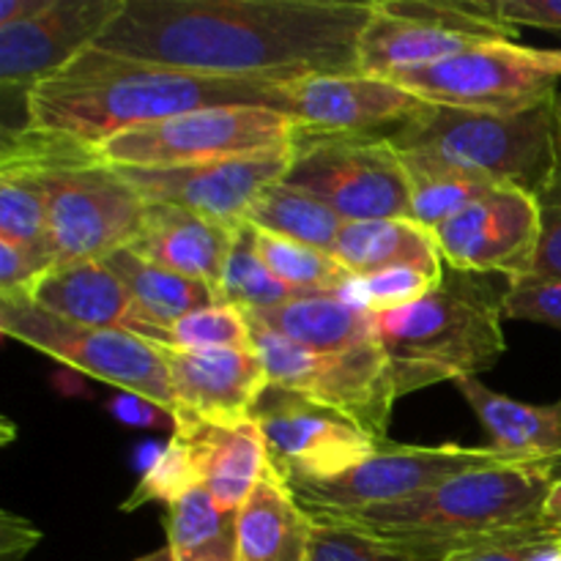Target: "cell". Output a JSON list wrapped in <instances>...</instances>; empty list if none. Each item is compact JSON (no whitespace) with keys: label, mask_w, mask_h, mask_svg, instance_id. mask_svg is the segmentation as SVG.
<instances>
[{"label":"cell","mask_w":561,"mask_h":561,"mask_svg":"<svg viewBox=\"0 0 561 561\" xmlns=\"http://www.w3.org/2000/svg\"><path fill=\"white\" fill-rule=\"evenodd\" d=\"M376 0H124L93 47L236 80L356 75Z\"/></svg>","instance_id":"6da1fadb"},{"label":"cell","mask_w":561,"mask_h":561,"mask_svg":"<svg viewBox=\"0 0 561 561\" xmlns=\"http://www.w3.org/2000/svg\"><path fill=\"white\" fill-rule=\"evenodd\" d=\"M268 107L288 113V82L208 77L118 58L88 47L25 96L27 126L58 131L88 146L135 126L206 107Z\"/></svg>","instance_id":"7a4b0ae2"},{"label":"cell","mask_w":561,"mask_h":561,"mask_svg":"<svg viewBox=\"0 0 561 561\" xmlns=\"http://www.w3.org/2000/svg\"><path fill=\"white\" fill-rule=\"evenodd\" d=\"M559 480L561 458L504 460L453 477L405 502L334 518L373 535L427 542L449 559L477 537L542 524V507Z\"/></svg>","instance_id":"3957f363"},{"label":"cell","mask_w":561,"mask_h":561,"mask_svg":"<svg viewBox=\"0 0 561 561\" xmlns=\"http://www.w3.org/2000/svg\"><path fill=\"white\" fill-rule=\"evenodd\" d=\"M502 318V296L493 299L458 272H444L425 299L376 316L398 398L496 365L507 351Z\"/></svg>","instance_id":"277c9868"},{"label":"cell","mask_w":561,"mask_h":561,"mask_svg":"<svg viewBox=\"0 0 561 561\" xmlns=\"http://www.w3.org/2000/svg\"><path fill=\"white\" fill-rule=\"evenodd\" d=\"M561 96L529 113L493 115L425 104L389 140L398 151H427L485 173L496 184L537 192L557 164Z\"/></svg>","instance_id":"5b68a950"},{"label":"cell","mask_w":561,"mask_h":561,"mask_svg":"<svg viewBox=\"0 0 561 561\" xmlns=\"http://www.w3.org/2000/svg\"><path fill=\"white\" fill-rule=\"evenodd\" d=\"M283 181L316 195L343 222L411 214L403 159L392 140L381 135L321 131L299 124Z\"/></svg>","instance_id":"8992f818"},{"label":"cell","mask_w":561,"mask_h":561,"mask_svg":"<svg viewBox=\"0 0 561 561\" xmlns=\"http://www.w3.org/2000/svg\"><path fill=\"white\" fill-rule=\"evenodd\" d=\"M299 121L268 107H206L135 126L96 146L110 168H179L288 151Z\"/></svg>","instance_id":"52a82bcc"},{"label":"cell","mask_w":561,"mask_h":561,"mask_svg":"<svg viewBox=\"0 0 561 561\" xmlns=\"http://www.w3.org/2000/svg\"><path fill=\"white\" fill-rule=\"evenodd\" d=\"M0 329L5 337L47 354L96 381L146 400L173 420L175 398L168 365L153 343L124 329H91L64 321L33 301L0 299Z\"/></svg>","instance_id":"ba28073f"},{"label":"cell","mask_w":561,"mask_h":561,"mask_svg":"<svg viewBox=\"0 0 561 561\" xmlns=\"http://www.w3.org/2000/svg\"><path fill=\"white\" fill-rule=\"evenodd\" d=\"M252 340L266 370L268 387L301 392L305 398L348 416L378 444L389 442V420L400 398L389 359L378 340L343 354H310L257 323H252Z\"/></svg>","instance_id":"9c48e42d"},{"label":"cell","mask_w":561,"mask_h":561,"mask_svg":"<svg viewBox=\"0 0 561 561\" xmlns=\"http://www.w3.org/2000/svg\"><path fill=\"white\" fill-rule=\"evenodd\" d=\"M47 244L58 266L104 261L137 239L146 214L140 192L104 159L44 173Z\"/></svg>","instance_id":"30bf717a"},{"label":"cell","mask_w":561,"mask_h":561,"mask_svg":"<svg viewBox=\"0 0 561 561\" xmlns=\"http://www.w3.org/2000/svg\"><path fill=\"white\" fill-rule=\"evenodd\" d=\"M559 80L537 64L531 47L515 42L477 44L431 69L392 77L394 85L425 104L493 115L529 113L557 102Z\"/></svg>","instance_id":"8fae6325"},{"label":"cell","mask_w":561,"mask_h":561,"mask_svg":"<svg viewBox=\"0 0 561 561\" xmlns=\"http://www.w3.org/2000/svg\"><path fill=\"white\" fill-rule=\"evenodd\" d=\"M504 460L520 458H510L493 447H460V444L403 447L389 442L381 453L334 480L294 482L290 488L307 513L354 515L405 502L444 485L453 477Z\"/></svg>","instance_id":"7c38bea8"},{"label":"cell","mask_w":561,"mask_h":561,"mask_svg":"<svg viewBox=\"0 0 561 561\" xmlns=\"http://www.w3.org/2000/svg\"><path fill=\"white\" fill-rule=\"evenodd\" d=\"M252 422L261 427L272 466L288 485L334 480L389 444H378L348 416L279 387L261 394Z\"/></svg>","instance_id":"4fadbf2b"},{"label":"cell","mask_w":561,"mask_h":561,"mask_svg":"<svg viewBox=\"0 0 561 561\" xmlns=\"http://www.w3.org/2000/svg\"><path fill=\"white\" fill-rule=\"evenodd\" d=\"M433 233L453 272L504 274L507 283H520L537 255L540 208L531 192L502 184Z\"/></svg>","instance_id":"5bb4252c"},{"label":"cell","mask_w":561,"mask_h":561,"mask_svg":"<svg viewBox=\"0 0 561 561\" xmlns=\"http://www.w3.org/2000/svg\"><path fill=\"white\" fill-rule=\"evenodd\" d=\"M290 148L266 157L219 159L179 168H115L146 203H170L211 222L239 228L263 190L285 179Z\"/></svg>","instance_id":"9a60e30c"},{"label":"cell","mask_w":561,"mask_h":561,"mask_svg":"<svg viewBox=\"0 0 561 561\" xmlns=\"http://www.w3.org/2000/svg\"><path fill=\"white\" fill-rule=\"evenodd\" d=\"M124 0H53L44 14L0 27V85L22 96L96 44Z\"/></svg>","instance_id":"2e32d148"},{"label":"cell","mask_w":561,"mask_h":561,"mask_svg":"<svg viewBox=\"0 0 561 561\" xmlns=\"http://www.w3.org/2000/svg\"><path fill=\"white\" fill-rule=\"evenodd\" d=\"M88 142L58 131L20 126L3 129L0 142V239L47 244V190L44 173L96 162ZM49 247V244H47Z\"/></svg>","instance_id":"e0dca14e"},{"label":"cell","mask_w":561,"mask_h":561,"mask_svg":"<svg viewBox=\"0 0 561 561\" xmlns=\"http://www.w3.org/2000/svg\"><path fill=\"white\" fill-rule=\"evenodd\" d=\"M168 365L175 398V420H201L236 427L252 422L261 394L268 389L266 370L255 348L175 351L157 345Z\"/></svg>","instance_id":"ac0fdd59"},{"label":"cell","mask_w":561,"mask_h":561,"mask_svg":"<svg viewBox=\"0 0 561 561\" xmlns=\"http://www.w3.org/2000/svg\"><path fill=\"white\" fill-rule=\"evenodd\" d=\"M288 110L310 129L392 137L425 110V102L392 80L356 71L288 82Z\"/></svg>","instance_id":"d6986e66"},{"label":"cell","mask_w":561,"mask_h":561,"mask_svg":"<svg viewBox=\"0 0 561 561\" xmlns=\"http://www.w3.org/2000/svg\"><path fill=\"white\" fill-rule=\"evenodd\" d=\"M236 228L211 222L170 203H146L142 225L129 250L148 263L208 285L217 299L219 279L233 247Z\"/></svg>","instance_id":"ffe728a7"},{"label":"cell","mask_w":561,"mask_h":561,"mask_svg":"<svg viewBox=\"0 0 561 561\" xmlns=\"http://www.w3.org/2000/svg\"><path fill=\"white\" fill-rule=\"evenodd\" d=\"M173 433L190 444L208 493L219 507L233 513H239L257 480L272 469L266 438L255 422L222 427L201 420H175Z\"/></svg>","instance_id":"44dd1931"},{"label":"cell","mask_w":561,"mask_h":561,"mask_svg":"<svg viewBox=\"0 0 561 561\" xmlns=\"http://www.w3.org/2000/svg\"><path fill=\"white\" fill-rule=\"evenodd\" d=\"M310 537L312 515L272 466L239 510L236 561H310Z\"/></svg>","instance_id":"7402d4cb"},{"label":"cell","mask_w":561,"mask_h":561,"mask_svg":"<svg viewBox=\"0 0 561 561\" xmlns=\"http://www.w3.org/2000/svg\"><path fill=\"white\" fill-rule=\"evenodd\" d=\"M42 310L91 329H124L137 323L135 305L118 274L104 261H75L55 266L27 296Z\"/></svg>","instance_id":"603a6c76"},{"label":"cell","mask_w":561,"mask_h":561,"mask_svg":"<svg viewBox=\"0 0 561 561\" xmlns=\"http://www.w3.org/2000/svg\"><path fill=\"white\" fill-rule=\"evenodd\" d=\"M247 318L310 354H343L378 340L376 316L334 294L294 296L285 305Z\"/></svg>","instance_id":"cb8c5ba5"},{"label":"cell","mask_w":561,"mask_h":561,"mask_svg":"<svg viewBox=\"0 0 561 561\" xmlns=\"http://www.w3.org/2000/svg\"><path fill=\"white\" fill-rule=\"evenodd\" d=\"M334 257L356 279L387 268H420L436 279H444L447 272L436 233L409 217L345 222L334 244Z\"/></svg>","instance_id":"d4e9b609"},{"label":"cell","mask_w":561,"mask_h":561,"mask_svg":"<svg viewBox=\"0 0 561 561\" xmlns=\"http://www.w3.org/2000/svg\"><path fill=\"white\" fill-rule=\"evenodd\" d=\"M455 387L488 431L496 453L520 460L561 458V400L548 405L520 403L493 392L477 376L458 378Z\"/></svg>","instance_id":"484cf974"},{"label":"cell","mask_w":561,"mask_h":561,"mask_svg":"<svg viewBox=\"0 0 561 561\" xmlns=\"http://www.w3.org/2000/svg\"><path fill=\"white\" fill-rule=\"evenodd\" d=\"M477 44L485 42L427 25V22L392 16L378 9L376 3V14L367 22L359 38V71L392 80V77L409 75V71L431 69V66L455 58Z\"/></svg>","instance_id":"4316f807"},{"label":"cell","mask_w":561,"mask_h":561,"mask_svg":"<svg viewBox=\"0 0 561 561\" xmlns=\"http://www.w3.org/2000/svg\"><path fill=\"white\" fill-rule=\"evenodd\" d=\"M104 263L118 274L131 305H135L137 323L131 334L148 340V343H153L162 329L173 327L181 318L217 305L214 290L208 285L168 272L157 263H148L129 247L107 255Z\"/></svg>","instance_id":"83f0119b"},{"label":"cell","mask_w":561,"mask_h":561,"mask_svg":"<svg viewBox=\"0 0 561 561\" xmlns=\"http://www.w3.org/2000/svg\"><path fill=\"white\" fill-rule=\"evenodd\" d=\"M400 159H403L405 175H409V217L427 230H436L438 225L502 186L488 179L485 173H477V170L449 162L436 153L400 151Z\"/></svg>","instance_id":"f1b7e54d"},{"label":"cell","mask_w":561,"mask_h":561,"mask_svg":"<svg viewBox=\"0 0 561 561\" xmlns=\"http://www.w3.org/2000/svg\"><path fill=\"white\" fill-rule=\"evenodd\" d=\"M236 524L239 513L219 507L201 485L164 513L168 548L175 561H236Z\"/></svg>","instance_id":"f546056e"},{"label":"cell","mask_w":561,"mask_h":561,"mask_svg":"<svg viewBox=\"0 0 561 561\" xmlns=\"http://www.w3.org/2000/svg\"><path fill=\"white\" fill-rule=\"evenodd\" d=\"M247 222L255 225L257 230H266V233L316 247L329 255H334V244H337V236L345 225L327 203L318 201L307 190L285 184V181H277V184L263 190V195L247 214Z\"/></svg>","instance_id":"4dcf8cb0"},{"label":"cell","mask_w":561,"mask_h":561,"mask_svg":"<svg viewBox=\"0 0 561 561\" xmlns=\"http://www.w3.org/2000/svg\"><path fill=\"white\" fill-rule=\"evenodd\" d=\"M255 228V225H252ZM255 250L268 272L296 296L334 294L348 299L356 277L329 252L255 228Z\"/></svg>","instance_id":"1f68e13d"},{"label":"cell","mask_w":561,"mask_h":561,"mask_svg":"<svg viewBox=\"0 0 561 561\" xmlns=\"http://www.w3.org/2000/svg\"><path fill=\"white\" fill-rule=\"evenodd\" d=\"M312 515L310 561H444L433 546L373 535L327 513Z\"/></svg>","instance_id":"d6a6232c"},{"label":"cell","mask_w":561,"mask_h":561,"mask_svg":"<svg viewBox=\"0 0 561 561\" xmlns=\"http://www.w3.org/2000/svg\"><path fill=\"white\" fill-rule=\"evenodd\" d=\"M294 296V290L285 288L257 255L255 228L250 222H241L236 228L233 247H230L228 263H225L222 279H219L217 305H228L244 316H255V312L285 305Z\"/></svg>","instance_id":"836d02e7"},{"label":"cell","mask_w":561,"mask_h":561,"mask_svg":"<svg viewBox=\"0 0 561 561\" xmlns=\"http://www.w3.org/2000/svg\"><path fill=\"white\" fill-rule=\"evenodd\" d=\"M378 9L411 22L444 27L477 42H515L518 27L502 22L488 0H376Z\"/></svg>","instance_id":"e575fe53"},{"label":"cell","mask_w":561,"mask_h":561,"mask_svg":"<svg viewBox=\"0 0 561 561\" xmlns=\"http://www.w3.org/2000/svg\"><path fill=\"white\" fill-rule=\"evenodd\" d=\"M153 345L197 354V351L255 348V340H252V323L244 312L228 305H211L162 329Z\"/></svg>","instance_id":"d590c367"},{"label":"cell","mask_w":561,"mask_h":561,"mask_svg":"<svg viewBox=\"0 0 561 561\" xmlns=\"http://www.w3.org/2000/svg\"><path fill=\"white\" fill-rule=\"evenodd\" d=\"M203 485L201 466H197L195 455H192L190 444L173 433V438L168 442V447L153 458V463L148 466L146 474L140 477L137 488L131 491V496L124 502V513L131 510H140L142 504L162 502L164 507H170L173 502L184 499L186 493L195 491Z\"/></svg>","instance_id":"8d00e7d4"},{"label":"cell","mask_w":561,"mask_h":561,"mask_svg":"<svg viewBox=\"0 0 561 561\" xmlns=\"http://www.w3.org/2000/svg\"><path fill=\"white\" fill-rule=\"evenodd\" d=\"M444 561H561V531L546 524L477 537Z\"/></svg>","instance_id":"74e56055"},{"label":"cell","mask_w":561,"mask_h":561,"mask_svg":"<svg viewBox=\"0 0 561 561\" xmlns=\"http://www.w3.org/2000/svg\"><path fill=\"white\" fill-rule=\"evenodd\" d=\"M438 283L442 279H436L427 272H420V268H387V272L356 279L348 294V301L365 307L373 316H381V312L403 310V307L425 299Z\"/></svg>","instance_id":"f35d334b"},{"label":"cell","mask_w":561,"mask_h":561,"mask_svg":"<svg viewBox=\"0 0 561 561\" xmlns=\"http://www.w3.org/2000/svg\"><path fill=\"white\" fill-rule=\"evenodd\" d=\"M535 197L540 208V241H537L531 272L520 283H553L561 279V131L557 164Z\"/></svg>","instance_id":"ab89813d"},{"label":"cell","mask_w":561,"mask_h":561,"mask_svg":"<svg viewBox=\"0 0 561 561\" xmlns=\"http://www.w3.org/2000/svg\"><path fill=\"white\" fill-rule=\"evenodd\" d=\"M55 266L58 261L47 244H16L0 239V299H27L44 274Z\"/></svg>","instance_id":"60d3db41"},{"label":"cell","mask_w":561,"mask_h":561,"mask_svg":"<svg viewBox=\"0 0 561 561\" xmlns=\"http://www.w3.org/2000/svg\"><path fill=\"white\" fill-rule=\"evenodd\" d=\"M502 316L513 321L546 323L561 332V279L510 283V288L502 294Z\"/></svg>","instance_id":"b9f144b4"},{"label":"cell","mask_w":561,"mask_h":561,"mask_svg":"<svg viewBox=\"0 0 561 561\" xmlns=\"http://www.w3.org/2000/svg\"><path fill=\"white\" fill-rule=\"evenodd\" d=\"M502 22L515 27H548L561 31V0H488Z\"/></svg>","instance_id":"7bdbcfd3"},{"label":"cell","mask_w":561,"mask_h":561,"mask_svg":"<svg viewBox=\"0 0 561 561\" xmlns=\"http://www.w3.org/2000/svg\"><path fill=\"white\" fill-rule=\"evenodd\" d=\"M42 540L36 529L27 520L14 518L3 513V540H0V561H22L33 551V546Z\"/></svg>","instance_id":"ee69618b"},{"label":"cell","mask_w":561,"mask_h":561,"mask_svg":"<svg viewBox=\"0 0 561 561\" xmlns=\"http://www.w3.org/2000/svg\"><path fill=\"white\" fill-rule=\"evenodd\" d=\"M53 0H0V27L27 22L33 16L44 14Z\"/></svg>","instance_id":"f6af8a7d"},{"label":"cell","mask_w":561,"mask_h":561,"mask_svg":"<svg viewBox=\"0 0 561 561\" xmlns=\"http://www.w3.org/2000/svg\"><path fill=\"white\" fill-rule=\"evenodd\" d=\"M542 524L561 531V480L553 485L551 496H548L546 507H542Z\"/></svg>","instance_id":"bcb514c9"},{"label":"cell","mask_w":561,"mask_h":561,"mask_svg":"<svg viewBox=\"0 0 561 561\" xmlns=\"http://www.w3.org/2000/svg\"><path fill=\"white\" fill-rule=\"evenodd\" d=\"M531 53H535L537 64L546 66L548 71H553V75L561 77V47L559 49H537V47H531Z\"/></svg>","instance_id":"7dc6e473"},{"label":"cell","mask_w":561,"mask_h":561,"mask_svg":"<svg viewBox=\"0 0 561 561\" xmlns=\"http://www.w3.org/2000/svg\"><path fill=\"white\" fill-rule=\"evenodd\" d=\"M135 561H175V557H173V551H170V548L164 546V548H159V551L146 553V557L135 559Z\"/></svg>","instance_id":"c3c4849f"}]
</instances>
